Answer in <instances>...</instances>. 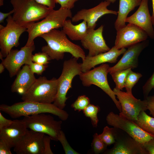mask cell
<instances>
[{
  "mask_svg": "<svg viewBox=\"0 0 154 154\" xmlns=\"http://www.w3.org/2000/svg\"><path fill=\"white\" fill-rule=\"evenodd\" d=\"M121 108L119 115L134 122L137 119L139 113L147 110L146 99L143 100L135 98L132 94L122 91L114 88L113 89Z\"/></svg>",
  "mask_w": 154,
  "mask_h": 154,
  "instance_id": "7c38bea8",
  "label": "cell"
},
{
  "mask_svg": "<svg viewBox=\"0 0 154 154\" xmlns=\"http://www.w3.org/2000/svg\"><path fill=\"white\" fill-rule=\"evenodd\" d=\"M34 44L29 47L25 46L20 50L11 49L2 63L8 71L10 77L17 74L23 64L29 65L32 61Z\"/></svg>",
  "mask_w": 154,
  "mask_h": 154,
  "instance_id": "4fadbf2b",
  "label": "cell"
},
{
  "mask_svg": "<svg viewBox=\"0 0 154 154\" xmlns=\"http://www.w3.org/2000/svg\"><path fill=\"white\" fill-rule=\"evenodd\" d=\"M107 146L97 133H96L93 135L92 147L94 154H98L104 152Z\"/></svg>",
  "mask_w": 154,
  "mask_h": 154,
  "instance_id": "f1b7e54d",
  "label": "cell"
},
{
  "mask_svg": "<svg viewBox=\"0 0 154 154\" xmlns=\"http://www.w3.org/2000/svg\"><path fill=\"white\" fill-rule=\"evenodd\" d=\"M151 1L152 2L153 11L152 15L151 16V17L153 26L154 30V0H151Z\"/></svg>",
  "mask_w": 154,
  "mask_h": 154,
  "instance_id": "ee69618b",
  "label": "cell"
},
{
  "mask_svg": "<svg viewBox=\"0 0 154 154\" xmlns=\"http://www.w3.org/2000/svg\"><path fill=\"white\" fill-rule=\"evenodd\" d=\"M145 99L147 101V109L149 110L150 114L154 117V96H148Z\"/></svg>",
  "mask_w": 154,
  "mask_h": 154,
  "instance_id": "f35d334b",
  "label": "cell"
},
{
  "mask_svg": "<svg viewBox=\"0 0 154 154\" xmlns=\"http://www.w3.org/2000/svg\"><path fill=\"white\" fill-rule=\"evenodd\" d=\"M115 142L113 147L105 151L106 154H148L143 144L122 130L113 127Z\"/></svg>",
  "mask_w": 154,
  "mask_h": 154,
  "instance_id": "9c48e42d",
  "label": "cell"
},
{
  "mask_svg": "<svg viewBox=\"0 0 154 154\" xmlns=\"http://www.w3.org/2000/svg\"><path fill=\"white\" fill-rule=\"evenodd\" d=\"M70 9L60 7L57 10L52 9L43 19L30 26L26 31L28 33L27 42L25 45L29 47L34 44V40L37 37L54 29L62 27L68 17L71 18Z\"/></svg>",
  "mask_w": 154,
  "mask_h": 154,
  "instance_id": "277c9868",
  "label": "cell"
},
{
  "mask_svg": "<svg viewBox=\"0 0 154 154\" xmlns=\"http://www.w3.org/2000/svg\"><path fill=\"white\" fill-rule=\"evenodd\" d=\"M37 3L54 9L56 3V0H34Z\"/></svg>",
  "mask_w": 154,
  "mask_h": 154,
  "instance_id": "b9f144b4",
  "label": "cell"
},
{
  "mask_svg": "<svg viewBox=\"0 0 154 154\" xmlns=\"http://www.w3.org/2000/svg\"><path fill=\"white\" fill-rule=\"evenodd\" d=\"M31 71L34 74L41 75L47 67V65L40 64L35 62H31L28 65Z\"/></svg>",
  "mask_w": 154,
  "mask_h": 154,
  "instance_id": "e575fe53",
  "label": "cell"
},
{
  "mask_svg": "<svg viewBox=\"0 0 154 154\" xmlns=\"http://www.w3.org/2000/svg\"><path fill=\"white\" fill-rule=\"evenodd\" d=\"M126 50V48L118 49L114 46L108 51L100 53L92 56H86L81 63V69L83 72L89 71L97 65L109 62L116 63L117 58L121 55L123 54Z\"/></svg>",
  "mask_w": 154,
  "mask_h": 154,
  "instance_id": "ffe728a7",
  "label": "cell"
},
{
  "mask_svg": "<svg viewBox=\"0 0 154 154\" xmlns=\"http://www.w3.org/2000/svg\"><path fill=\"white\" fill-rule=\"evenodd\" d=\"M58 141L61 143L66 154H79L74 150L68 142L64 132L61 130L58 136Z\"/></svg>",
  "mask_w": 154,
  "mask_h": 154,
  "instance_id": "1f68e13d",
  "label": "cell"
},
{
  "mask_svg": "<svg viewBox=\"0 0 154 154\" xmlns=\"http://www.w3.org/2000/svg\"><path fill=\"white\" fill-rule=\"evenodd\" d=\"M99 135L107 146L114 144L115 142L113 128H110L106 126L104 128L102 133Z\"/></svg>",
  "mask_w": 154,
  "mask_h": 154,
  "instance_id": "f546056e",
  "label": "cell"
},
{
  "mask_svg": "<svg viewBox=\"0 0 154 154\" xmlns=\"http://www.w3.org/2000/svg\"><path fill=\"white\" fill-rule=\"evenodd\" d=\"M13 122V120L5 118L0 112V130L8 127Z\"/></svg>",
  "mask_w": 154,
  "mask_h": 154,
  "instance_id": "60d3db41",
  "label": "cell"
},
{
  "mask_svg": "<svg viewBox=\"0 0 154 154\" xmlns=\"http://www.w3.org/2000/svg\"><path fill=\"white\" fill-rule=\"evenodd\" d=\"M104 26L96 29H88L87 34L81 41L83 47L88 50V56H92L108 51L110 48L106 44L103 35Z\"/></svg>",
  "mask_w": 154,
  "mask_h": 154,
  "instance_id": "ac0fdd59",
  "label": "cell"
},
{
  "mask_svg": "<svg viewBox=\"0 0 154 154\" xmlns=\"http://www.w3.org/2000/svg\"><path fill=\"white\" fill-rule=\"evenodd\" d=\"M45 114L25 116L22 120L28 129L47 135L51 140L58 141V136L61 130L62 120H56L50 115Z\"/></svg>",
  "mask_w": 154,
  "mask_h": 154,
  "instance_id": "ba28073f",
  "label": "cell"
},
{
  "mask_svg": "<svg viewBox=\"0 0 154 154\" xmlns=\"http://www.w3.org/2000/svg\"><path fill=\"white\" fill-rule=\"evenodd\" d=\"M78 0H56V3L60 5V7L70 9L74 6L75 3Z\"/></svg>",
  "mask_w": 154,
  "mask_h": 154,
  "instance_id": "8d00e7d4",
  "label": "cell"
},
{
  "mask_svg": "<svg viewBox=\"0 0 154 154\" xmlns=\"http://www.w3.org/2000/svg\"><path fill=\"white\" fill-rule=\"evenodd\" d=\"M71 20H66L62 27V30L72 40H82L85 37L88 28L87 22L84 20L76 25H74Z\"/></svg>",
  "mask_w": 154,
  "mask_h": 154,
  "instance_id": "cb8c5ba5",
  "label": "cell"
},
{
  "mask_svg": "<svg viewBox=\"0 0 154 154\" xmlns=\"http://www.w3.org/2000/svg\"><path fill=\"white\" fill-rule=\"evenodd\" d=\"M78 59L72 57L64 61L63 64L62 73L58 79L57 94L53 104L58 108L63 110L68 98L67 93L72 87V83L73 78L80 75L82 72L81 63L77 62Z\"/></svg>",
  "mask_w": 154,
  "mask_h": 154,
  "instance_id": "8992f818",
  "label": "cell"
},
{
  "mask_svg": "<svg viewBox=\"0 0 154 154\" xmlns=\"http://www.w3.org/2000/svg\"><path fill=\"white\" fill-rule=\"evenodd\" d=\"M117 0H105L106 1H108L112 3H114Z\"/></svg>",
  "mask_w": 154,
  "mask_h": 154,
  "instance_id": "bcb514c9",
  "label": "cell"
},
{
  "mask_svg": "<svg viewBox=\"0 0 154 154\" xmlns=\"http://www.w3.org/2000/svg\"><path fill=\"white\" fill-rule=\"evenodd\" d=\"M131 68L116 72L110 74L116 84V89L122 90L124 88L127 76Z\"/></svg>",
  "mask_w": 154,
  "mask_h": 154,
  "instance_id": "484cf974",
  "label": "cell"
},
{
  "mask_svg": "<svg viewBox=\"0 0 154 154\" xmlns=\"http://www.w3.org/2000/svg\"><path fill=\"white\" fill-rule=\"evenodd\" d=\"M134 122L145 131L154 135V117L149 116L145 111L139 113Z\"/></svg>",
  "mask_w": 154,
  "mask_h": 154,
  "instance_id": "d4e9b609",
  "label": "cell"
},
{
  "mask_svg": "<svg viewBox=\"0 0 154 154\" xmlns=\"http://www.w3.org/2000/svg\"><path fill=\"white\" fill-rule=\"evenodd\" d=\"M149 43V40L147 39L128 47L118 62L113 66L109 67V73L110 74L129 68L132 69L137 68L139 56Z\"/></svg>",
  "mask_w": 154,
  "mask_h": 154,
  "instance_id": "e0dca14e",
  "label": "cell"
},
{
  "mask_svg": "<svg viewBox=\"0 0 154 154\" xmlns=\"http://www.w3.org/2000/svg\"><path fill=\"white\" fill-rule=\"evenodd\" d=\"M142 0H119L117 16L114 23L116 31L126 26L125 21L129 13L139 6Z\"/></svg>",
  "mask_w": 154,
  "mask_h": 154,
  "instance_id": "603a6c76",
  "label": "cell"
},
{
  "mask_svg": "<svg viewBox=\"0 0 154 154\" xmlns=\"http://www.w3.org/2000/svg\"><path fill=\"white\" fill-rule=\"evenodd\" d=\"M110 3V2L105 1L94 7L82 9L72 17L71 21L72 22H76L81 20H84L87 23L88 29H95L97 21L103 16L107 14L117 15V11L108 9Z\"/></svg>",
  "mask_w": 154,
  "mask_h": 154,
  "instance_id": "2e32d148",
  "label": "cell"
},
{
  "mask_svg": "<svg viewBox=\"0 0 154 154\" xmlns=\"http://www.w3.org/2000/svg\"><path fill=\"white\" fill-rule=\"evenodd\" d=\"M6 21V26L0 29V52L3 57L7 56L13 47L19 45L20 36L27 29L15 22L11 15L7 17Z\"/></svg>",
  "mask_w": 154,
  "mask_h": 154,
  "instance_id": "8fae6325",
  "label": "cell"
},
{
  "mask_svg": "<svg viewBox=\"0 0 154 154\" xmlns=\"http://www.w3.org/2000/svg\"><path fill=\"white\" fill-rule=\"evenodd\" d=\"M148 154H154V138L143 144Z\"/></svg>",
  "mask_w": 154,
  "mask_h": 154,
  "instance_id": "ab89813d",
  "label": "cell"
},
{
  "mask_svg": "<svg viewBox=\"0 0 154 154\" xmlns=\"http://www.w3.org/2000/svg\"><path fill=\"white\" fill-rule=\"evenodd\" d=\"M4 0H0V6H1L3 5Z\"/></svg>",
  "mask_w": 154,
  "mask_h": 154,
  "instance_id": "7dc6e473",
  "label": "cell"
},
{
  "mask_svg": "<svg viewBox=\"0 0 154 154\" xmlns=\"http://www.w3.org/2000/svg\"><path fill=\"white\" fill-rule=\"evenodd\" d=\"M14 13V11L13 9L9 12L4 13L1 12H0V23L4 22V20L7 17L11 15L12 14Z\"/></svg>",
  "mask_w": 154,
  "mask_h": 154,
  "instance_id": "7bdbcfd3",
  "label": "cell"
},
{
  "mask_svg": "<svg viewBox=\"0 0 154 154\" xmlns=\"http://www.w3.org/2000/svg\"><path fill=\"white\" fill-rule=\"evenodd\" d=\"M36 79L29 65L25 64L17 73L11 86V91L22 95L30 88Z\"/></svg>",
  "mask_w": 154,
  "mask_h": 154,
  "instance_id": "7402d4cb",
  "label": "cell"
},
{
  "mask_svg": "<svg viewBox=\"0 0 154 154\" xmlns=\"http://www.w3.org/2000/svg\"><path fill=\"white\" fill-rule=\"evenodd\" d=\"M51 140L49 135L44 134L43 138V154H53L50 147V141Z\"/></svg>",
  "mask_w": 154,
  "mask_h": 154,
  "instance_id": "d590c367",
  "label": "cell"
},
{
  "mask_svg": "<svg viewBox=\"0 0 154 154\" xmlns=\"http://www.w3.org/2000/svg\"><path fill=\"white\" fill-rule=\"evenodd\" d=\"M147 33L138 27L129 23L116 31L114 46L118 49L126 48L147 39Z\"/></svg>",
  "mask_w": 154,
  "mask_h": 154,
  "instance_id": "5bb4252c",
  "label": "cell"
},
{
  "mask_svg": "<svg viewBox=\"0 0 154 154\" xmlns=\"http://www.w3.org/2000/svg\"><path fill=\"white\" fill-rule=\"evenodd\" d=\"M40 37L47 44L42 47V52L46 53L51 60L62 59L66 52L70 53L72 57L78 59L81 58L83 60L86 56L81 46L69 40L62 30L54 29Z\"/></svg>",
  "mask_w": 154,
  "mask_h": 154,
  "instance_id": "6da1fadb",
  "label": "cell"
},
{
  "mask_svg": "<svg viewBox=\"0 0 154 154\" xmlns=\"http://www.w3.org/2000/svg\"><path fill=\"white\" fill-rule=\"evenodd\" d=\"M154 87V72L151 76L148 79L143 87V93L144 99Z\"/></svg>",
  "mask_w": 154,
  "mask_h": 154,
  "instance_id": "836d02e7",
  "label": "cell"
},
{
  "mask_svg": "<svg viewBox=\"0 0 154 154\" xmlns=\"http://www.w3.org/2000/svg\"><path fill=\"white\" fill-rule=\"evenodd\" d=\"M51 60L49 56L43 52H38L33 55L32 61L33 62L40 64L47 65Z\"/></svg>",
  "mask_w": 154,
  "mask_h": 154,
  "instance_id": "d6a6232c",
  "label": "cell"
},
{
  "mask_svg": "<svg viewBox=\"0 0 154 154\" xmlns=\"http://www.w3.org/2000/svg\"><path fill=\"white\" fill-rule=\"evenodd\" d=\"M27 129L22 119L13 120L10 125L0 130V139L5 141L11 148L14 147Z\"/></svg>",
  "mask_w": 154,
  "mask_h": 154,
  "instance_id": "44dd1931",
  "label": "cell"
},
{
  "mask_svg": "<svg viewBox=\"0 0 154 154\" xmlns=\"http://www.w3.org/2000/svg\"><path fill=\"white\" fill-rule=\"evenodd\" d=\"M110 67L108 64H102L92 70L82 72L79 75V78L84 86L88 87L94 85L101 88L112 100L120 113L122 110L121 105L108 82L107 75Z\"/></svg>",
  "mask_w": 154,
  "mask_h": 154,
  "instance_id": "52a82bcc",
  "label": "cell"
},
{
  "mask_svg": "<svg viewBox=\"0 0 154 154\" xmlns=\"http://www.w3.org/2000/svg\"><path fill=\"white\" fill-rule=\"evenodd\" d=\"M10 2L14 11L13 20L27 29L36 21L45 18L53 9L34 0H11Z\"/></svg>",
  "mask_w": 154,
  "mask_h": 154,
  "instance_id": "3957f363",
  "label": "cell"
},
{
  "mask_svg": "<svg viewBox=\"0 0 154 154\" xmlns=\"http://www.w3.org/2000/svg\"><path fill=\"white\" fill-rule=\"evenodd\" d=\"M0 110L6 113L13 118L42 113H50L65 121L68 117L67 112L55 106L53 104H44L23 101L10 106L2 104Z\"/></svg>",
  "mask_w": 154,
  "mask_h": 154,
  "instance_id": "7a4b0ae2",
  "label": "cell"
},
{
  "mask_svg": "<svg viewBox=\"0 0 154 154\" xmlns=\"http://www.w3.org/2000/svg\"><path fill=\"white\" fill-rule=\"evenodd\" d=\"M148 2V0H142L137 10L127 17L125 22L140 27L151 38L154 39V30L149 11Z\"/></svg>",
  "mask_w": 154,
  "mask_h": 154,
  "instance_id": "d6986e66",
  "label": "cell"
},
{
  "mask_svg": "<svg viewBox=\"0 0 154 154\" xmlns=\"http://www.w3.org/2000/svg\"><path fill=\"white\" fill-rule=\"evenodd\" d=\"M142 76L141 73L134 72L132 70L129 72L127 76L124 86L126 92L132 94L133 88Z\"/></svg>",
  "mask_w": 154,
  "mask_h": 154,
  "instance_id": "83f0119b",
  "label": "cell"
},
{
  "mask_svg": "<svg viewBox=\"0 0 154 154\" xmlns=\"http://www.w3.org/2000/svg\"><path fill=\"white\" fill-rule=\"evenodd\" d=\"M58 88V79L53 78L49 80L45 76H40L22 95L21 99L23 101L51 104L55 99Z\"/></svg>",
  "mask_w": 154,
  "mask_h": 154,
  "instance_id": "5b68a950",
  "label": "cell"
},
{
  "mask_svg": "<svg viewBox=\"0 0 154 154\" xmlns=\"http://www.w3.org/2000/svg\"><path fill=\"white\" fill-rule=\"evenodd\" d=\"M153 89H154V88H153Z\"/></svg>",
  "mask_w": 154,
  "mask_h": 154,
  "instance_id": "681fc988",
  "label": "cell"
},
{
  "mask_svg": "<svg viewBox=\"0 0 154 154\" xmlns=\"http://www.w3.org/2000/svg\"><path fill=\"white\" fill-rule=\"evenodd\" d=\"M11 148L3 140L0 139V154H12Z\"/></svg>",
  "mask_w": 154,
  "mask_h": 154,
  "instance_id": "74e56055",
  "label": "cell"
},
{
  "mask_svg": "<svg viewBox=\"0 0 154 154\" xmlns=\"http://www.w3.org/2000/svg\"><path fill=\"white\" fill-rule=\"evenodd\" d=\"M106 120L109 125L122 130L142 144L154 138V135L142 129L134 121L113 112L108 114Z\"/></svg>",
  "mask_w": 154,
  "mask_h": 154,
  "instance_id": "30bf717a",
  "label": "cell"
},
{
  "mask_svg": "<svg viewBox=\"0 0 154 154\" xmlns=\"http://www.w3.org/2000/svg\"><path fill=\"white\" fill-rule=\"evenodd\" d=\"M100 110V108L98 106L90 104L83 110L85 116L90 118L94 127L96 128L98 126L99 120L97 114Z\"/></svg>",
  "mask_w": 154,
  "mask_h": 154,
  "instance_id": "4316f807",
  "label": "cell"
},
{
  "mask_svg": "<svg viewBox=\"0 0 154 154\" xmlns=\"http://www.w3.org/2000/svg\"><path fill=\"white\" fill-rule=\"evenodd\" d=\"M44 134L27 128L14 147V151L17 154H43Z\"/></svg>",
  "mask_w": 154,
  "mask_h": 154,
  "instance_id": "9a60e30c",
  "label": "cell"
},
{
  "mask_svg": "<svg viewBox=\"0 0 154 154\" xmlns=\"http://www.w3.org/2000/svg\"><path fill=\"white\" fill-rule=\"evenodd\" d=\"M3 56L1 52H0V58L2 60H3Z\"/></svg>",
  "mask_w": 154,
  "mask_h": 154,
  "instance_id": "c3c4849f",
  "label": "cell"
},
{
  "mask_svg": "<svg viewBox=\"0 0 154 154\" xmlns=\"http://www.w3.org/2000/svg\"><path fill=\"white\" fill-rule=\"evenodd\" d=\"M5 67L3 64L1 62L0 64V73H2L4 70Z\"/></svg>",
  "mask_w": 154,
  "mask_h": 154,
  "instance_id": "f6af8a7d",
  "label": "cell"
},
{
  "mask_svg": "<svg viewBox=\"0 0 154 154\" xmlns=\"http://www.w3.org/2000/svg\"><path fill=\"white\" fill-rule=\"evenodd\" d=\"M90 104V100L85 95L79 96L76 100L72 104L71 107L74 110L80 112L83 110Z\"/></svg>",
  "mask_w": 154,
  "mask_h": 154,
  "instance_id": "4dcf8cb0",
  "label": "cell"
}]
</instances>
